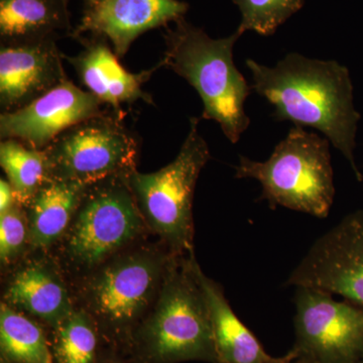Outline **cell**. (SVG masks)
I'll return each instance as SVG.
<instances>
[{
	"label": "cell",
	"mask_w": 363,
	"mask_h": 363,
	"mask_svg": "<svg viewBox=\"0 0 363 363\" xmlns=\"http://www.w3.org/2000/svg\"><path fill=\"white\" fill-rule=\"evenodd\" d=\"M357 363H363V357L362 358V359L358 360Z\"/></svg>",
	"instance_id": "cell-27"
},
{
	"label": "cell",
	"mask_w": 363,
	"mask_h": 363,
	"mask_svg": "<svg viewBox=\"0 0 363 363\" xmlns=\"http://www.w3.org/2000/svg\"><path fill=\"white\" fill-rule=\"evenodd\" d=\"M174 255L166 245L133 247L86 276L81 309L92 318L102 337L130 345L156 302Z\"/></svg>",
	"instance_id": "cell-4"
},
{
	"label": "cell",
	"mask_w": 363,
	"mask_h": 363,
	"mask_svg": "<svg viewBox=\"0 0 363 363\" xmlns=\"http://www.w3.org/2000/svg\"><path fill=\"white\" fill-rule=\"evenodd\" d=\"M63 32H73L64 0H0L1 44L56 40Z\"/></svg>",
	"instance_id": "cell-18"
},
{
	"label": "cell",
	"mask_w": 363,
	"mask_h": 363,
	"mask_svg": "<svg viewBox=\"0 0 363 363\" xmlns=\"http://www.w3.org/2000/svg\"><path fill=\"white\" fill-rule=\"evenodd\" d=\"M63 58L54 39L1 44V113L23 108L68 79Z\"/></svg>",
	"instance_id": "cell-12"
},
{
	"label": "cell",
	"mask_w": 363,
	"mask_h": 363,
	"mask_svg": "<svg viewBox=\"0 0 363 363\" xmlns=\"http://www.w3.org/2000/svg\"><path fill=\"white\" fill-rule=\"evenodd\" d=\"M86 7H90L95 6V4H99V2H101L102 0H84Z\"/></svg>",
	"instance_id": "cell-26"
},
{
	"label": "cell",
	"mask_w": 363,
	"mask_h": 363,
	"mask_svg": "<svg viewBox=\"0 0 363 363\" xmlns=\"http://www.w3.org/2000/svg\"><path fill=\"white\" fill-rule=\"evenodd\" d=\"M209 160L199 118L192 117L187 138L173 162L154 173L135 169L125 177L147 229L173 255L194 252L193 200L200 173Z\"/></svg>",
	"instance_id": "cell-6"
},
{
	"label": "cell",
	"mask_w": 363,
	"mask_h": 363,
	"mask_svg": "<svg viewBox=\"0 0 363 363\" xmlns=\"http://www.w3.org/2000/svg\"><path fill=\"white\" fill-rule=\"evenodd\" d=\"M18 202L16 193L7 180H0V214L4 213L11 209Z\"/></svg>",
	"instance_id": "cell-24"
},
{
	"label": "cell",
	"mask_w": 363,
	"mask_h": 363,
	"mask_svg": "<svg viewBox=\"0 0 363 363\" xmlns=\"http://www.w3.org/2000/svg\"><path fill=\"white\" fill-rule=\"evenodd\" d=\"M286 285L341 296L363 308V210L348 214L318 238Z\"/></svg>",
	"instance_id": "cell-10"
},
{
	"label": "cell",
	"mask_w": 363,
	"mask_h": 363,
	"mask_svg": "<svg viewBox=\"0 0 363 363\" xmlns=\"http://www.w3.org/2000/svg\"><path fill=\"white\" fill-rule=\"evenodd\" d=\"M64 1H65V2H66V4H68L69 0H64Z\"/></svg>",
	"instance_id": "cell-28"
},
{
	"label": "cell",
	"mask_w": 363,
	"mask_h": 363,
	"mask_svg": "<svg viewBox=\"0 0 363 363\" xmlns=\"http://www.w3.org/2000/svg\"><path fill=\"white\" fill-rule=\"evenodd\" d=\"M274 363H314L311 362V360L307 359V358L304 357H296L295 354L290 351L288 354L285 355V357H279V359L277 360Z\"/></svg>",
	"instance_id": "cell-25"
},
{
	"label": "cell",
	"mask_w": 363,
	"mask_h": 363,
	"mask_svg": "<svg viewBox=\"0 0 363 363\" xmlns=\"http://www.w3.org/2000/svg\"><path fill=\"white\" fill-rule=\"evenodd\" d=\"M241 13L238 30H252L260 35H272L294 13H298L305 0H233Z\"/></svg>",
	"instance_id": "cell-22"
},
{
	"label": "cell",
	"mask_w": 363,
	"mask_h": 363,
	"mask_svg": "<svg viewBox=\"0 0 363 363\" xmlns=\"http://www.w3.org/2000/svg\"><path fill=\"white\" fill-rule=\"evenodd\" d=\"M26 208L16 203L0 214V259L9 266L20 259L28 247V220Z\"/></svg>",
	"instance_id": "cell-23"
},
{
	"label": "cell",
	"mask_w": 363,
	"mask_h": 363,
	"mask_svg": "<svg viewBox=\"0 0 363 363\" xmlns=\"http://www.w3.org/2000/svg\"><path fill=\"white\" fill-rule=\"evenodd\" d=\"M77 40L84 49L76 56H64V59L75 69L86 89L102 104L109 105L116 113L121 111V105L135 104L138 100L154 105V100L143 90V85L159 69L157 65L150 70L130 73L119 63L118 57L104 38Z\"/></svg>",
	"instance_id": "cell-14"
},
{
	"label": "cell",
	"mask_w": 363,
	"mask_h": 363,
	"mask_svg": "<svg viewBox=\"0 0 363 363\" xmlns=\"http://www.w3.org/2000/svg\"><path fill=\"white\" fill-rule=\"evenodd\" d=\"M235 178L259 181L260 199L272 208L281 206L326 218L335 196L330 142L295 126L266 162L240 156Z\"/></svg>",
	"instance_id": "cell-5"
},
{
	"label": "cell",
	"mask_w": 363,
	"mask_h": 363,
	"mask_svg": "<svg viewBox=\"0 0 363 363\" xmlns=\"http://www.w3.org/2000/svg\"><path fill=\"white\" fill-rule=\"evenodd\" d=\"M191 267L206 298L218 363L276 362L279 357H271L236 316L221 286L204 274L195 253L191 255Z\"/></svg>",
	"instance_id": "cell-16"
},
{
	"label": "cell",
	"mask_w": 363,
	"mask_h": 363,
	"mask_svg": "<svg viewBox=\"0 0 363 363\" xmlns=\"http://www.w3.org/2000/svg\"><path fill=\"white\" fill-rule=\"evenodd\" d=\"M2 302L52 329L75 310L61 269L45 257L28 260L13 272Z\"/></svg>",
	"instance_id": "cell-15"
},
{
	"label": "cell",
	"mask_w": 363,
	"mask_h": 363,
	"mask_svg": "<svg viewBox=\"0 0 363 363\" xmlns=\"http://www.w3.org/2000/svg\"><path fill=\"white\" fill-rule=\"evenodd\" d=\"M252 89L274 108V118L321 131L350 162L357 181L363 180L355 162L360 114L353 104V85L345 66L336 61L288 54L274 67L247 60Z\"/></svg>",
	"instance_id": "cell-1"
},
{
	"label": "cell",
	"mask_w": 363,
	"mask_h": 363,
	"mask_svg": "<svg viewBox=\"0 0 363 363\" xmlns=\"http://www.w3.org/2000/svg\"><path fill=\"white\" fill-rule=\"evenodd\" d=\"M49 179L97 183L136 169L140 143L117 114L91 117L45 149Z\"/></svg>",
	"instance_id": "cell-8"
},
{
	"label": "cell",
	"mask_w": 363,
	"mask_h": 363,
	"mask_svg": "<svg viewBox=\"0 0 363 363\" xmlns=\"http://www.w3.org/2000/svg\"><path fill=\"white\" fill-rule=\"evenodd\" d=\"M241 33L212 39L201 28L177 21L164 35V49L157 68H167L194 87L201 97L202 118L220 125L229 142L236 143L250 124L245 111L252 86L233 61V49Z\"/></svg>",
	"instance_id": "cell-3"
},
{
	"label": "cell",
	"mask_w": 363,
	"mask_h": 363,
	"mask_svg": "<svg viewBox=\"0 0 363 363\" xmlns=\"http://www.w3.org/2000/svg\"><path fill=\"white\" fill-rule=\"evenodd\" d=\"M0 164L18 202L25 208L49 180L45 150L33 149L16 138L0 143Z\"/></svg>",
	"instance_id": "cell-20"
},
{
	"label": "cell",
	"mask_w": 363,
	"mask_h": 363,
	"mask_svg": "<svg viewBox=\"0 0 363 363\" xmlns=\"http://www.w3.org/2000/svg\"><path fill=\"white\" fill-rule=\"evenodd\" d=\"M307 286H296L292 352L314 363H357L363 357V308Z\"/></svg>",
	"instance_id": "cell-9"
},
{
	"label": "cell",
	"mask_w": 363,
	"mask_h": 363,
	"mask_svg": "<svg viewBox=\"0 0 363 363\" xmlns=\"http://www.w3.org/2000/svg\"><path fill=\"white\" fill-rule=\"evenodd\" d=\"M189 4L180 0H102L86 7L74 39L89 33L111 43L118 58H123L131 44L152 28L176 23L185 16Z\"/></svg>",
	"instance_id": "cell-13"
},
{
	"label": "cell",
	"mask_w": 363,
	"mask_h": 363,
	"mask_svg": "<svg viewBox=\"0 0 363 363\" xmlns=\"http://www.w3.org/2000/svg\"><path fill=\"white\" fill-rule=\"evenodd\" d=\"M102 105L89 91L66 79L23 108L0 114V138L45 150L68 128L105 113Z\"/></svg>",
	"instance_id": "cell-11"
},
{
	"label": "cell",
	"mask_w": 363,
	"mask_h": 363,
	"mask_svg": "<svg viewBox=\"0 0 363 363\" xmlns=\"http://www.w3.org/2000/svg\"><path fill=\"white\" fill-rule=\"evenodd\" d=\"M0 362L55 363L51 342L42 326L4 302L0 308Z\"/></svg>",
	"instance_id": "cell-19"
},
{
	"label": "cell",
	"mask_w": 363,
	"mask_h": 363,
	"mask_svg": "<svg viewBox=\"0 0 363 363\" xmlns=\"http://www.w3.org/2000/svg\"><path fill=\"white\" fill-rule=\"evenodd\" d=\"M91 186L56 179L45 182L26 208L33 250H47L63 240Z\"/></svg>",
	"instance_id": "cell-17"
},
{
	"label": "cell",
	"mask_w": 363,
	"mask_h": 363,
	"mask_svg": "<svg viewBox=\"0 0 363 363\" xmlns=\"http://www.w3.org/2000/svg\"><path fill=\"white\" fill-rule=\"evenodd\" d=\"M52 330L55 363H98L100 333L83 309H76Z\"/></svg>",
	"instance_id": "cell-21"
},
{
	"label": "cell",
	"mask_w": 363,
	"mask_h": 363,
	"mask_svg": "<svg viewBox=\"0 0 363 363\" xmlns=\"http://www.w3.org/2000/svg\"><path fill=\"white\" fill-rule=\"evenodd\" d=\"M193 253L174 255L156 302L133 334L128 347L136 363H218L206 298L191 267Z\"/></svg>",
	"instance_id": "cell-2"
},
{
	"label": "cell",
	"mask_w": 363,
	"mask_h": 363,
	"mask_svg": "<svg viewBox=\"0 0 363 363\" xmlns=\"http://www.w3.org/2000/svg\"><path fill=\"white\" fill-rule=\"evenodd\" d=\"M125 177L97 182L86 193L60 241L69 271L87 276L133 247L149 230Z\"/></svg>",
	"instance_id": "cell-7"
}]
</instances>
